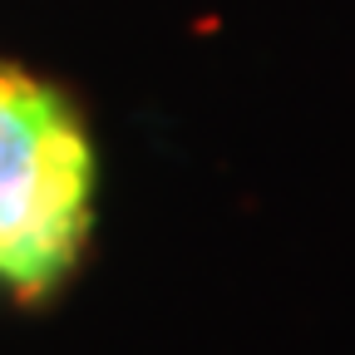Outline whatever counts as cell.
<instances>
[{
	"mask_svg": "<svg viewBox=\"0 0 355 355\" xmlns=\"http://www.w3.org/2000/svg\"><path fill=\"white\" fill-rule=\"evenodd\" d=\"M94 227V148L55 84L0 69V286L50 301Z\"/></svg>",
	"mask_w": 355,
	"mask_h": 355,
	"instance_id": "cell-1",
	"label": "cell"
}]
</instances>
